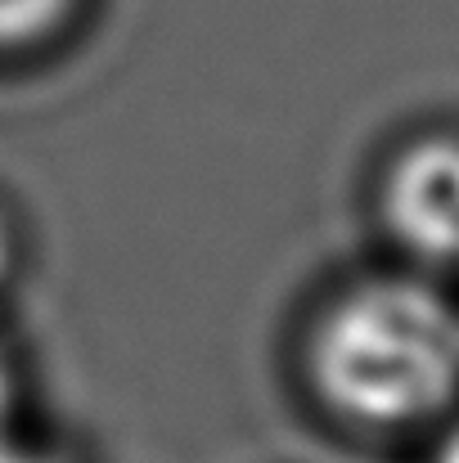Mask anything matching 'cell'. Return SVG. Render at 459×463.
Segmentation results:
<instances>
[{
	"label": "cell",
	"mask_w": 459,
	"mask_h": 463,
	"mask_svg": "<svg viewBox=\"0 0 459 463\" xmlns=\"http://www.w3.org/2000/svg\"><path fill=\"white\" fill-rule=\"evenodd\" d=\"M311 378L360 428L424 423L459 396V307L424 279H365L320 315Z\"/></svg>",
	"instance_id": "cell-1"
},
{
	"label": "cell",
	"mask_w": 459,
	"mask_h": 463,
	"mask_svg": "<svg viewBox=\"0 0 459 463\" xmlns=\"http://www.w3.org/2000/svg\"><path fill=\"white\" fill-rule=\"evenodd\" d=\"M383 225L419 261H459V140H419L387 166Z\"/></svg>",
	"instance_id": "cell-2"
},
{
	"label": "cell",
	"mask_w": 459,
	"mask_h": 463,
	"mask_svg": "<svg viewBox=\"0 0 459 463\" xmlns=\"http://www.w3.org/2000/svg\"><path fill=\"white\" fill-rule=\"evenodd\" d=\"M72 14V0H0V50L50 36Z\"/></svg>",
	"instance_id": "cell-3"
},
{
	"label": "cell",
	"mask_w": 459,
	"mask_h": 463,
	"mask_svg": "<svg viewBox=\"0 0 459 463\" xmlns=\"http://www.w3.org/2000/svg\"><path fill=\"white\" fill-rule=\"evenodd\" d=\"M14 446V378H9V364L0 355V455Z\"/></svg>",
	"instance_id": "cell-4"
},
{
	"label": "cell",
	"mask_w": 459,
	"mask_h": 463,
	"mask_svg": "<svg viewBox=\"0 0 459 463\" xmlns=\"http://www.w3.org/2000/svg\"><path fill=\"white\" fill-rule=\"evenodd\" d=\"M433 463H459V428L446 437V441H442V450H437V459H433Z\"/></svg>",
	"instance_id": "cell-5"
},
{
	"label": "cell",
	"mask_w": 459,
	"mask_h": 463,
	"mask_svg": "<svg viewBox=\"0 0 459 463\" xmlns=\"http://www.w3.org/2000/svg\"><path fill=\"white\" fill-rule=\"evenodd\" d=\"M9 270V234H5V221H0V279Z\"/></svg>",
	"instance_id": "cell-6"
}]
</instances>
